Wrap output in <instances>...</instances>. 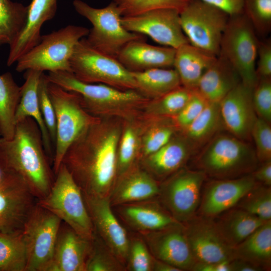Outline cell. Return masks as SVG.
Segmentation results:
<instances>
[{"label": "cell", "instance_id": "cell-30", "mask_svg": "<svg viewBox=\"0 0 271 271\" xmlns=\"http://www.w3.org/2000/svg\"><path fill=\"white\" fill-rule=\"evenodd\" d=\"M213 219L218 232L226 242L234 247L267 221L236 207Z\"/></svg>", "mask_w": 271, "mask_h": 271}, {"label": "cell", "instance_id": "cell-25", "mask_svg": "<svg viewBox=\"0 0 271 271\" xmlns=\"http://www.w3.org/2000/svg\"><path fill=\"white\" fill-rule=\"evenodd\" d=\"M176 49L149 44L144 40L127 43L120 51L117 59L130 72L144 71L157 68L173 67Z\"/></svg>", "mask_w": 271, "mask_h": 271}, {"label": "cell", "instance_id": "cell-50", "mask_svg": "<svg viewBox=\"0 0 271 271\" xmlns=\"http://www.w3.org/2000/svg\"><path fill=\"white\" fill-rule=\"evenodd\" d=\"M224 11L229 16L243 12L244 0H201Z\"/></svg>", "mask_w": 271, "mask_h": 271}, {"label": "cell", "instance_id": "cell-28", "mask_svg": "<svg viewBox=\"0 0 271 271\" xmlns=\"http://www.w3.org/2000/svg\"><path fill=\"white\" fill-rule=\"evenodd\" d=\"M193 151L184 136L173 137L158 151L145 157V170L156 180L165 178L180 170Z\"/></svg>", "mask_w": 271, "mask_h": 271}, {"label": "cell", "instance_id": "cell-5", "mask_svg": "<svg viewBox=\"0 0 271 271\" xmlns=\"http://www.w3.org/2000/svg\"><path fill=\"white\" fill-rule=\"evenodd\" d=\"M85 27L68 25L41 35L39 42L17 62L16 70L71 72L70 61L78 42L88 34Z\"/></svg>", "mask_w": 271, "mask_h": 271}, {"label": "cell", "instance_id": "cell-6", "mask_svg": "<svg viewBox=\"0 0 271 271\" xmlns=\"http://www.w3.org/2000/svg\"><path fill=\"white\" fill-rule=\"evenodd\" d=\"M38 203L82 236L91 239L94 228L82 192L66 167L62 164L48 194Z\"/></svg>", "mask_w": 271, "mask_h": 271}, {"label": "cell", "instance_id": "cell-8", "mask_svg": "<svg viewBox=\"0 0 271 271\" xmlns=\"http://www.w3.org/2000/svg\"><path fill=\"white\" fill-rule=\"evenodd\" d=\"M257 36L242 12L229 16L220 47L219 54L234 68L241 81L252 89L257 80L256 62L260 41Z\"/></svg>", "mask_w": 271, "mask_h": 271}, {"label": "cell", "instance_id": "cell-14", "mask_svg": "<svg viewBox=\"0 0 271 271\" xmlns=\"http://www.w3.org/2000/svg\"><path fill=\"white\" fill-rule=\"evenodd\" d=\"M38 200L21 177L3 172L0 181V233H22Z\"/></svg>", "mask_w": 271, "mask_h": 271}, {"label": "cell", "instance_id": "cell-1", "mask_svg": "<svg viewBox=\"0 0 271 271\" xmlns=\"http://www.w3.org/2000/svg\"><path fill=\"white\" fill-rule=\"evenodd\" d=\"M117 130L106 131L98 121L68 148L63 164L82 193L109 197L117 178Z\"/></svg>", "mask_w": 271, "mask_h": 271}, {"label": "cell", "instance_id": "cell-18", "mask_svg": "<svg viewBox=\"0 0 271 271\" xmlns=\"http://www.w3.org/2000/svg\"><path fill=\"white\" fill-rule=\"evenodd\" d=\"M139 234L155 258L168 263L181 271L191 270L196 263L182 223L163 229Z\"/></svg>", "mask_w": 271, "mask_h": 271}, {"label": "cell", "instance_id": "cell-40", "mask_svg": "<svg viewBox=\"0 0 271 271\" xmlns=\"http://www.w3.org/2000/svg\"><path fill=\"white\" fill-rule=\"evenodd\" d=\"M132 233H129L126 270L152 271L154 257L141 235Z\"/></svg>", "mask_w": 271, "mask_h": 271}, {"label": "cell", "instance_id": "cell-36", "mask_svg": "<svg viewBox=\"0 0 271 271\" xmlns=\"http://www.w3.org/2000/svg\"><path fill=\"white\" fill-rule=\"evenodd\" d=\"M26 264L22 233H0V271H25Z\"/></svg>", "mask_w": 271, "mask_h": 271}, {"label": "cell", "instance_id": "cell-51", "mask_svg": "<svg viewBox=\"0 0 271 271\" xmlns=\"http://www.w3.org/2000/svg\"><path fill=\"white\" fill-rule=\"evenodd\" d=\"M258 183L268 187L271 186V160L261 163L251 173Z\"/></svg>", "mask_w": 271, "mask_h": 271}, {"label": "cell", "instance_id": "cell-55", "mask_svg": "<svg viewBox=\"0 0 271 271\" xmlns=\"http://www.w3.org/2000/svg\"><path fill=\"white\" fill-rule=\"evenodd\" d=\"M3 176V171L0 168V181L1 180L2 177Z\"/></svg>", "mask_w": 271, "mask_h": 271}, {"label": "cell", "instance_id": "cell-52", "mask_svg": "<svg viewBox=\"0 0 271 271\" xmlns=\"http://www.w3.org/2000/svg\"><path fill=\"white\" fill-rule=\"evenodd\" d=\"M191 270L195 271H232L231 260L217 262H196Z\"/></svg>", "mask_w": 271, "mask_h": 271}, {"label": "cell", "instance_id": "cell-44", "mask_svg": "<svg viewBox=\"0 0 271 271\" xmlns=\"http://www.w3.org/2000/svg\"><path fill=\"white\" fill-rule=\"evenodd\" d=\"M251 139L255 145V152L260 163L271 160L270 123L256 117L251 131Z\"/></svg>", "mask_w": 271, "mask_h": 271}, {"label": "cell", "instance_id": "cell-23", "mask_svg": "<svg viewBox=\"0 0 271 271\" xmlns=\"http://www.w3.org/2000/svg\"><path fill=\"white\" fill-rule=\"evenodd\" d=\"M57 0H32L28 6L26 24L18 38L10 45L7 61L11 66L40 41L41 29L46 22L55 15Z\"/></svg>", "mask_w": 271, "mask_h": 271}, {"label": "cell", "instance_id": "cell-26", "mask_svg": "<svg viewBox=\"0 0 271 271\" xmlns=\"http://www.w3.org/2000/svg\"><path fill=\"white\" fill-rule=\"evenodd\" d=\"M240 81L234 68L219 54L204 73L195 90L208 102L220 103Z\"/></svg>", "mask_w": 271, "mask_h": 271}, {"label": "cell", "instance_id": "cell-29", "mask_svg": "<svg viewBox=\"0 0 271 271\" xmlns=\"http://www.w3.org/2000/svg\"><path fill=\"white\" fill-rule=\"evenodd\" d=\"M189 43L176 49L173 67L177 72L181 85L195 90L202 76L216 58Z\"/></svg>", "mask_w": 271, "mask_h": 271}, {"label": "cell", "instance_id": "cell-2", "mask_svg": "<svg viewBox=\"0 0 271 271\" xmlns=\"http://www.w3.org/2000/svg\"><path fill=\"white\" fill-rule=\"evenodd\" d=\"M51 163L40 127L31 117L16 124L12 138H0V168L21 177L38 200L48 194L54 182Z\"/></svg>", "mask_w": 271, "mask_h": 271}, {"label": "cell", "instance_id": "cell-54", "mask_svg": "<svg viewBox=\"0 0 271 271\" xmlns=\"http://www.w3.org/2000/svg\"><path fill=\"white\" fill-rule=\"evenodd\" d=\"M152 271H181L179 268L166 262L153 258Z\"/></svg>", "mask_w": 271, "mask_h": 271}, {"label": "cell", "instance_id": "cell-43", "mask_svg": "<svg viewBox=\"0 0 271 271\" xmlns=\"http://www.w3.org/2000/svg\"><path fill=\"white\" fill-rule=\"evenodd\" d=\"M138 146L139 138L136 130L131 127L126 128L117 149V177L135 164Z\"/></svg>", "mask_w": 271, "mask_h": 271}, {"label": "cell", "instance_id": "cell-20", "mask_svg": "<svg viewBox=\"0 0 271 271\" xmlns=\"http://www.w3.org/2000/svg\"><path fill=\"white\" fill-rule=\"evenodd\" d=\"M123 225L133 232L142 233L163 229L180 223L158 198L112 206Z\"/></svg>", "mask_w": 271, "mask_h": 271}, {"label": "cell", "instance_id": "cell-42", "mask_svg": "<svg viewBox=\"0 0 271 271\" xmlns=\"http://www.w3.org/2000/svg\"><path fill=\"white\" fill-rule=\"evenodd\" d=\"M193 90L182 86L155 99L151 106L155 114L165 116H175L184 107L190 98Z\"/></svg>", "mask_w": 271, "mask_h": 271}, {"label": "cell", "instance_id": "cell-11", "mask_svg": "<svg viewBox=\"0 0 271 271\" xmlns=\"http://www.w3.org/2000/svg\"><path fill=\"white\" fill-rule=\"evenodd\" d=\"M229 17L201 0H190L180 12L181 27L189 43L216 57Z\"/></svg>", "mask_w": 271, "mask_h": 271}, {"label": "cell", "instance_id": "cell-9", "mask_svg": "<svg viewBox=\"0 0 271 271\" xmlns=\"http://www.w3.org/2000/svg\"><path fill=\"white\" fill-rule=\"evenodd\" d=\"M70 65L72 73L81 81L103 83L123 90L136 89L131 72L117 59L92 47L85 38L76 45Z\"/></svg>", "mask_w": 271, "mask_h": 271}, {"label": "cell", "instance_id": "cell-16", "mask_svg": "<svg viewBox=\"0 0 271 271\" xmlns=\"http://www.w3.org/2000/svg\"><path fill=\"white\" fill-rule=\"evenodd\" d=\"M182 223L196 262L212 263L233 259V248L221 236L212 218L195 216Z\"/></svg>", "mask_w": 271, "mask_h": 271}, {"label": "cell", "instance_id": "cell-15", "mask_svg": "<svg viewBox=\"0 0 271 271\" xmlns=\"http://www.w3.org/2000/svg\"><path fill=\"white\" fill-rule=\"evenodd\" d=\"M121 22L127 31L148 35L165 46L176 49L189 43L181 27L180 12L176 9H154L135 16L121 17Z\"/></svg>", "mask_w": 271, "mask_h": 271}, {"label": "cell", "instance_id": "cell-10", "mask_svg": "<svg viewBox=\"0 0 271 271\" xmlns=\"http://www.w3.org/2000/svg\"><path fill=\"white\" fill-rule=\"evenodd\" d=\"M46 77L49 82L78 93L83 107L90 114H98L106 111V109L134 106L146 100L144 96L136 90H123L103 83L84 82L68 71L49 72Z\"/></svg>", "mask_w": 271, "mask_h": 271}, {"label": "cell", "instance_id": "cell-48", "mask_svg": "<svg viewBox=\"0 0 271 271\" xmlns=\"http://www.w3.org/2000/svg\"><path fill=\"white\" fill-rule=\"evenodd\" d=\"M208 101L196 90L182 110L175 116V122L183 130L188 127L199 115Z\"/></svg>", "mask_w": 271, "mask_h": 271}, {"label": "cell", "instance_id": "cell-19", "mask_svg": "<svg viewBox=\"0 0 271 271\" xmlns=\"http://www.w3.org/2000/svg\"><path fill=\"white\" fill-rule=\"evenodd\" d=\"M257 182L251 174L238 178L213 179L204 189L199 205L202 216L213 218L234 207Z\"/></svg>", "mask_w": 271, "mask_h": 271}, {"label": "cell", "instance_id": "cell-4", "mask_svg": "<svg viewBox=\"0 0 271 271\" xmlns=\"http://www.w3.org/2000/svg\"><path fill=\"white\" fill-rule=\"evenodd\" d=\"M47 88L56 116V141L52 162L56 175L69 147L98 120L83 107L78 93L49 81Z\"/></svg>", "mask_w": 271, "mask_h": 271}, {"label": "cell", "instance_id": "cell-46", "mask_svg": "<svg viewBox=\"0 0 271 271\" xmlns=\"http://www.w3.org/2000/svg\"><path fill=\"white\" fill-rule=\"evenodd\" d=\"M49 81L46 75L42 74L39 85L38 97L39 107L43 120L48 131L52 143L55 148L56 122L55 110L48 92Z\"/></svg>", "mask_w": 271, "mask_h": 271}, {"label": "cell", "instance_id": "cell-47", "mask_svg": "<svg viewBox=\"0 0 271 271\" xmlns=\"http://www.w3.org/2000/svg\"><path fill=\"white\" fill-rule=\"evenodd\" d=\"M174 126L160 123L151 128L143 139V155L145 157L155 153L173 137Z\"/></svg>", "mask_w": 271, "mask_h": 271}, {"label": "cell", "instance_id": "cell-45", "mask_svg": "<svg viewBox=\"0 0 271 271\" xmlns=\"http://www.w3.org/2000/svg\"><path fill=\"white\" fill-rule=\"evenodd\" d=\"M252 101L257 117L270 123L271 78H258L252 91Z\"/></svg>", "mask_w": 271, "mask_h": 271}, {"label": "cell", "instance_id": "cell-35", "mask_svg": "<svg viewBox=\"0 0 271 271\" xmlns=\"http://www.w3.org/2000/svg\"><path fill=\"white\" fill-rule=\"evenodd\" d=\"M28 7L11 0H0V46L11 45L25 27Z\"/></svg>", "mask_w": 271, "mask_h": 271}, {"label": "cell", "instance_id": "cell-39", "mask_svg": "<svg viewBox=\"0 0 271 271\" xmlns=\"http://www.w3.org/2000/svg\"><path fill=\"white\" fill-rule=\"evenodd\" d=\"M243 13L257 36L264 37L271 31V0H244Z\"/></svg>", "mask_w": 271, "mask_h": 271}, {"label": "cell", "instance_id": "cell-12", "mask_svg": "<svg viewBox=\"0 0 271 271\" xmlns=\"http://www.w3.org/2000/svg\"><path fill=\"white\" fill-rule=\"evenodd\" d=\"M62 222L37 202L22 232L27 253L25 271H47Z\"/></svg>", "mask_w": 271, "mask_h": 271}, {"label": "cell", "instance_id": "cell-32", "mask_svg": "<svg viewBox=\"0 0 271 271\" xmlns=\"http://www.w3.org/2000/svg\"><path fill=\"white\" fill-rule=\"evenodd\" d=\"M136 89L144 95L158 98L181 85L174 69L157 68L144 71L131 72Z\"/></svg>", "mask_w": 271, "mask_h": 271}, {"label": "cell", "instance_id": "cell-7", "mask_svg": "<svg viewBox=\"0 0 271 271\" xmlns=\"http://www.w3.org/2000/svg\"><path fill=\"white\" fill-rule=\"evenodd\" d=\"M73 5L75 11L92 25L86 38L87 42L105 54L117 59L127 43L144 40L143 35L130 32L123 27L120 12L113 1L100 9L92 7L81 0H74Z\"/></svg>", "mask_w": 271, "mask_h": 271}, {"label": "cell", "instance_id": "cell-37", "mask_svg": "<svg viewBox=\"0 0 271 271\" xmlns=\"http://www.w3.org/2000/svg\"><path fill=\"white\" fill-rule=\"evenodd\" d=\"M85 271H126L125 265L94 232Z\"/></svg>", "mask_w": 271, "mask_h": 271}, {"label": "cell", "instance_id": "cell-13", "mask_svg": "<svg viewBox=\"0 0 271 271\" xmlns=\"http://www.w3.org/2000/svg\"><path fill=\"white\" fill-rule=\"evenodd\" d=\"M206 176L201 170L180 169L160 184L158 199L178 221L195 216Z\"/></svg>", "mask_w": 271, "mask_h": 271}, {"label": "cell", "instance_id": "cell-21", "mask_svg": "<svg viewBox=\"0 0 271 271\" xmlns=\"http://www.w3.org/2000/svg\"><path fill=\"white\" fill-rule=\"evenodd\" d=\"M252 89L240 81L220 101L223 124L228 132L250 142L251 131L257 117L252 101Z\"/></svg>", "mask_w": 271, "mask_h": 271}, {"label": "cell", "instance_id": "cell-49", "mask_svg": "<svg viewBox=\"0 0 271 271\" xmlns=\"http://www.w3.org/2000/svg\"><path fill=\"white\" fill-rule=\"evenodd\" d=\"M256 74L258 78H271V39L259 41L256 62Z\"/></svg>", "mask_w": 271, "mask_h": 271}, {"label": "cell", "instance_id": "cell-38", "mask_svg": "<svg viewBox=\"0 0 271 271\" xmlns=\"http://www.w3.org/2000/svg\"><path fill=\"white\" fill-rule=\"evenodd\" d=\"M264 221L271 220V189L258 183L235 206Z\"/></svg>", "mask_w": 271, "mask_h": 271}, {"label": "cell", "instance_id": "cell-22", "mask_svg": "<svg viewBox=\"0 0 271 271\" xmlns=\"http://www.w3.org/2000/svg\"><path fill=\"white\" fill-rule=\"evenodd\" d=\"M91 239L62 222L47 271H85Z\"/></svg>", "mask_w": 271, "mask_h": 271}, {"label": "cell", "instance_id": "cell-24", "mask_svg": "<svg viewBox=\"0 0 271 271\" xmlns=\"http://www.w3.org/2000/svg\"><path fill=\"white\" fill-rule=\"evenodd\" d=\"M160 184L145 169L134 164L118 176L109 196L111 206L158 198Z\"/></svg>", "mask_w": 271, "mask_h": 271}, {"label": "cell", "instance_id": "cell-31", "mask_svg": "<svg viewBox=\"0 0 271 271\" xmlns=\"http://www.w3.org/2000/svg\"><path fill=\"white\" fill-rule=\"evenodd\" d=\"M233 259L243 260L270 269L271 263V220L262 225L233 247Z\"/></svg>", "mask_w": 271, "mask_h": 271}, {"label": "cell", "instance_id": "cell-27", "mask_svg": "<svg viewBox=\"0 0 271 271\" xmlns=\"http://www.w3.org/2000/svg\"><path fill=\"white\" fill-rule=\"evenodd\" d=\"M43 72L28 70L24 75L25 82L21 87V98L15 114L16 125L28 117L37 122L41 130L46 152L53 162L54 148L41 113L38 97V88L41 76Z\"/></svg>", "mask_w": 271, "mask_h": 271}, {"label": "cell", "instance_id": "cell-41", "mask_svg": "<svg viewBox=\"0 0 271 271\" xmlns=\"http://www.w3.org/2000/svg\"><path fill=\"white\" fill-rule=\"evenodd\" d=\"M122 17L132 16L158 9H174L180 12L190 0H113Z\"/></svg>", "mask_w": 271, "mask_h": 271}, {"label": "cell", "instance_id": "cell-3", "mask_svg": "<svg viewBox=\"0 0 271 271\" xmlns=\"http://www.w3.org/2000/svg\"><path fill=\"white\" fill-rule=\"evenodd\" d=\"M258 162L250 143L230 133L214 136L197 159L199 170L213 179H232L251 174Z\"/></svg>", "mask_w": 271, "mask_h": 271}, {"label": "cell", "instance_id": "cell-33", "mask_svg": "<svg viewBox=\"0 0 271 271\" xmlns=\"http://www.w3.org/2000/svg\"><path fill=\"white\" fill-rule=\"evenodd\" d=\"M223 123L219 103L209 102L195 119L183 131V136L194 151L204 146Z\"/></svg>", "mask_w": 271, "mask_h": 271}, {"label": "cell", "instance_id": "cell-53", "mask_svg": "<svg viewBox=\"0 0 271 271\" xmlns=\"http://www.w3.org/2000/svg\"><path fill=\"white\" fill-rule=\"evenodd\" d=\"M232 271H260L264 270L261 267L249 262L233 259L231 260Z\"/></svg>", "mask_w": 271, "mask_h": 271}, {"label": "cell", "instance_id": "cell-17", "mask_svg": "<svg viewBox=\"0 0 271 271\" xmlns=\"http://www.w3.org/2000/svg\"><path fill=\"white\" fill-rule=\"evenodd\" d=\"M82 194L94 231L125 266L129 233L114 213L109 197Z\"/></svg>", "mask_w": 271, "mask_h": 271}, {"label": "cell", "instance_id": "cell-34", "mask_svg": "<svg viewBox=\"0 0 271 271\" xmlns=\"http://www.w3.org/2000/svg\"><path fill=\"white\" fill-rule=\"evenodd\" d=\"M21 98V87L10 72L0 75V136L13 138L16 123L15 112Z\"/></svg>", "mask_w": 271, "mask_h": 271}]
</instances>
